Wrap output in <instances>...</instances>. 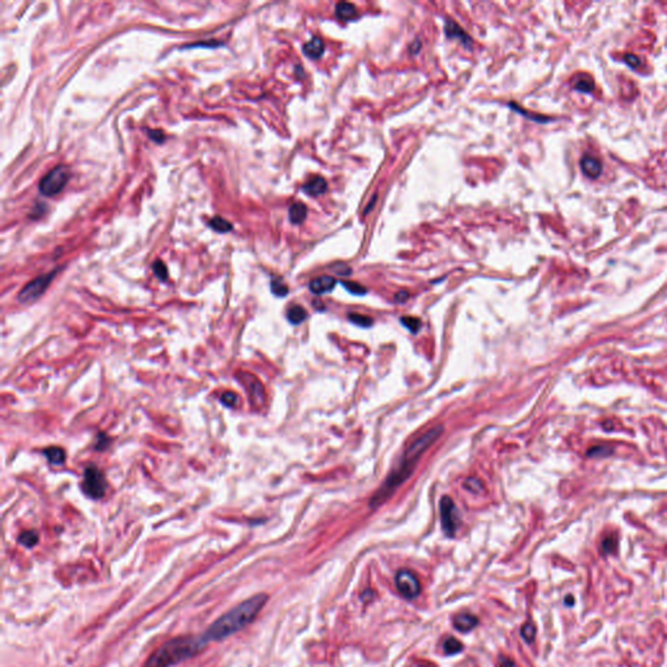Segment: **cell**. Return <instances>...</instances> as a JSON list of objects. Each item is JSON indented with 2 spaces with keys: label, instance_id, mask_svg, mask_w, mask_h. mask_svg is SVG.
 Wrapping results in <instances>:
<instances>
[{
  "label": "cell",
  "instance_id": "6da1fadb",
  "mask_svg": "<svg viewBox=\"0 0 667 667\" xmlns=\"http://www.w3.org/2000/svg\"><path fill=\"white\" fill-rule=\"evenodd\" d=\"M267 599L269 597L266 594H256L252 598H248L247 601L236 605L233 609L216 619L215 622L202 633V640L207 645L212 641L223 640L226 637L239 632L240 629L245 628L249 623L256 619L258 613L267 602Z\"/></svg>",
  "mask_w": 667,
  "mask_h": 667
},
{
  "label": "cell",
  "instance_id": "7a4b0ae2",
  "mask_svg": "<svg viewBox=\"0 0 667 667\" xmlns=\"http://www.w3.org/2000/svg\"><path fill=\"white\" fill-rule=\"evenodd\" d=\"M201 636H180L171 639L156 649L142 667H172L189 660L205 648Z\"/></svg>",
  "mask_w": 667,
  "mask_h": 667
},
{
  "label": "cell",
  "instance_id": "3957f363",
  "mask_svg": "<svg viewBox=\"0 0 667 667\" xmlns=\"http://www.w3.org/2000/svg\"><path fill=\"white\" fill-rule=\"evenodd\" d=\"M71 178V171L65 166H57L39 181V192L45 197L56 196L64 189Z\"/></svg>",
  "mask_w": 667,
  "mask_h": 667
},
{
  "label": "cell",
  "instance_id": "277c9868",
  "mask_svg": "<svg viewBox=\"0 0 667 667\" xmlns=\"http://www.w3.org/2000/svg\"><path fill=\"white\" fill-rule=\"evenodd\" d=\"M83 493L93 499H101L106 494L107 482L104 474L95 465H89L83 473Z\"/></svg>",
  "mask_w": 667,
  "mask_h": 667
},
{
  "label": "cell",
  "instance_id": "5b68a950",
  "mask_svg": "<svg viewBox=\"0 0 667 667\" xmlns=\"http://www.w3.org/2000/svg\"><path fill=\"white\" fill-rule=\"evenodd\" d=\"M56 274V270L52 271V273L46 274V275H42V277L35 278L34 281H31L30 283H27L25 287H24L19 293V300L21 303H31L39 297V296L43 293V292L47 289V287L50 285V283L52 282L53 277Z\"/></svg>",
  "mask_w": 667,
  "mask_h": 667
},
{
  "label": "cell",
  "instance_id": "8992f818",
  "mask_svg": "<svg viewBox=\"0 0 667 667\" xmlns=\"http://www.w3.org/2000/svg\"><path fill=\"white\" fill-rule=\"evenodd\" d=\"M439 504L442 528L448 537H454L459 527V513L455 503L450 497H443Z\"/></svg>",
  "mask_w": 667,
  "mask_h": 667
},
{
  "label": "cell",
  "instance_id": "52a82bcc",
  "mask_svg": "<svg viewBox=\"0 0 667 667\" xmlns=\"http://www.w3.org/2000/svg\"><path fill=\"white\" fill-rule=\"evenodd\" d=\"M395 583H396V588L400 591V594L403 597H406V598H414V597L420 594V581H418L416 575L410 569H400L396 573Z\"/></svg>",
  "mask_w": 667,
  "mask_h": 667
},
{
  "label": "cell",
  "instance_id": "ba28073f",
  "mask_svg": "<svg viewBox=\"0 0 667 667\" xmlns=\"http://www.w3.org/2000/svg\"><path fill=\"white\" fill-rule=\"evenodd\" d=\"M240 377L243 378L244 385L249 390V396L252 398L253 403L262 404L265 402V391H263V386L259 383V381L248 373H240Z\"/></svg>",
  "mask_w": 667,
  "mask_h": 667
},
{
  "label": "cell",
  "instance_id": "9c48e42d",
  "mask_svg": "<svg viewBox=\"0 0 667 667\" xmlns=\"http://www.w3.org/2000/svg\"><path fill=\"white\" fill-rule=\"evenodd\" d=\"M444 34L450 39H459L466 47L472 46V38L466 34L464 29L460 27L458 23L452 21V20H446V23H444Z\"/></svg>",
  "mask_w": 667,
  "mask_h": 667
},
{
  "label": "cell",
  "instance_id": "30bf717a",
  "mask_svg": "<svg viewBox=\"0 0 667 667\" xmlns=\"http://www.w3.org/2000/svg\"><path fill=\"white\" fill-rule=\"evenodd\" d=\"M336 283L337 282L335 278L329 277V275H322V277L314 278L309 283V289L314 295H323V293H329V292L333 291Z\"/></svg>",
  "mask_w": 667,
  "mask_h": 667
},
{
  "label": "cell",
  "instance_id": "8fae6325",
  "mask_svg": "<svg viewBox=\"0 0 667 667\" xmlns=\"http://www.w3.org/2000/svg\"><path fill=\"white\" fill-rule=\"evenodd\" d=\"M327 186H329L327 185V181L322 178V176H314V178H311L310 180H308V181L301 186V189H303L304 193H307L308 196H310V197H318L321 194L326 193Z\"/></svg>",
  "mask_w": 667,
  "mask_h": 667
},
{
  "label": "cell",
  "instance_id": "7c38bea8",
  "mask_svg": "<svg viewBox=\"0 0 667 667\" xmlns=\"http://www.w3.org/2000/svg\"><path fill=\"white\" fill-rule=\"evenodd\" d=\"M580 166L584 175L590 179L598 178L599 175H601V172H602V164H601V162H599L597 158H594V156L591 155H584L580 160Z\"/></svg>",
  "mask_w": 667,
  "mask_h": 667
},
{
  "label": "cell",
  "instance_id": "4fadbf2b",
  "mask_svg": "<svg viewBox=\"0 0 667 667\" xmlns=\"http://www.w3.org/2000/svg\"><path fill=\"white\" fill-rule=\"evenodd\" d=\"M303 51L309 59L317 60L325 52V43L319 37H313L310 41L303 46Z\"/></svg>",
  "mask_w": 667,
  "mask_h": 667
},
{
  "label": "cell",
  "instance_id": "5bb4252c",
  "mask_svg": "<svg viewBox=\"0 0 667 667\" xmlns=\"http://www.w3.org/2000/svg\"><path fill=\"white\" fill-rule=\"evenodd\" d=\"M478 624V619L472 614H459L454 618V627L460 632H469Z\"/></svg>",
  "mask_w": 667,
  "mask_h": 667
},
{
  "label": "cell",
  "instance_id": "9a60e30c",
  "mask_svg": "<svg viewBox=\"0 0 667 667\" xmlns=\"http://www.w3.org/2000/svg\"><path fill=\"white\" fill-rule=\"evenodd\" d=\"M335 16L341 21H351L357 16V8L348 1H340L335 5Z\"/></svg>",
  "mask_w": 667,
  "mask_h": 667
},
{
  "label": "cell",
  "instance_id": "2e32d148",
  "mask_svg": "<svg viewBox=\"0 0 667 667\" xmlns=\"http://www.w3.org/2000/svg\"><path fill=\"white\" fill-rule=\"evenodd\" d=\"M308 216V207L303 202H295L288 210V218L292 224H301Z\"/></svg>",
  "mask_w": 667,
  "mask_h": 667
},
{
  "label": "cell",
  "instance_id": "e0dca14e",
  "mask_svg": "<svg viewBox=\"0 0 667 667\" xmlns=\"http://www.w3.org/2000/svg\"><path fill=\"white\" fill-rule=\"evenodd\" d=\"M307 317H308L307 310H305L303 307H300V305H292L288 309V311H287V319H288L292 325H300V323H303L304 321L307 319Z\"/></svg>",
  "mask_w": 667,
  "mask_h": 667
},
{
  "label": "cell",
  "instance_id": "ac0fdd59",
  "mask_svg": "<svg viewBox=\"0 0 667 667\" xmlns=\"http://www.w3.org/2000/svg\"><path fill=\"white\" fill-rule=\"evenodd\" d=\"M43 455L53 465H61L65 462V452L60 447H49L43 451Z\"/></svg>",
  "mask_w": 667,
  "mask_h": 667
},
{
  "label": "cell",
  "instance_id": "d6986e66",
  "mask_svg": "<svg viewBox=\"0 0 667 667\" xmlns=\"http://www.w3.org/2000/svg\"><path fill=\"white\" fill-rule=\"evenodd\" d=\"M573 87L576 90L581 91V93H591L593 89H594V82L591 80L590 77L587 76V75H579V76L573 80Z\"/></svg>",
  "mask_w": 667,
  "mask_h": 667
},
{
  "label": "cell",
  "instance_id": "ffe728a7",
  "mask_svg": "<svg viewBox=\"0 0 667 667\" xmlns=\"http://www.w3.org/2000/svg\"><path fill=\"white\" fill-rule=\"evenodd\" d=\"M208 226L214 230L215 232H219V233H227V232H231L233 226H232L230 222L222 218V216H214L210 222H208Z\"/></svg>",
  "mask_w": 667,
  "mask_h": 667
},
{
  "label": "cell",
  "instance_id": "44dd1931",
  "mask_svg": "<svg viewBox=\"0 0 667 667\" xmlns=\"http://www.w3.org/2000/svg\"><path fill=\"white\" fill-rule=\"evenodd\" d=\"M19 542L25 547H34L38 543V533L34 531L23 532L19 537Z\"/></svg>",
  "mask_w": 667,
  "mask_h": 667
},
{
  "label": "cell",
  "instance_id": "7402d4cb",
  "mask_svg": "<svg viewBox=\"0 0 667 667\" xmlns=\"http://www.w3.org/2000/svg\"><path fill=\"white\" fill-rule=\"evenodd\" d=\"M462 486H464L468 491H470V493L473 494L484 493V484H482L481 480H478L477 477H468Z\"/></svg>",
  "mask_w": 667,
  "mask_h": 667
},
{
  "label": "cell",
  "instance_id": "603a6c76",
  "mask_svg": "<svg viewBox=\"0 0 667 667\" xmlns=\"http://www.w3.org/2000/svg\"><path fill=\"white\" fill-rule=\"evenodd\" d=\"M348 319L352 323H355L356 326L364 327V329H368V327H370L373 325V319L370 318V317L359 314V313H349Z\"/></svg>",
  "mask_w": 667,
  "mask_h": 667
},
{
  "label": "cell",
  "instance_id": "cb8c5ba5",
  "mask_svg": "<svg viewBox=\"0 0 667 667\" xmlns=\"http://www.w3.org/2000/svg\"><path fill=\"white\" fill-rule=\"evenodd\" d=\"M340 284L343 285V287H344V288L347 289L349 293H352V295H355V296H364V295H366V293H368V289L365 288L364 285H361V284H359V283H356V282L343 281V282H340Z\"/></svg>",
  "mask_w": 667,
  "mask_h": 667
},
{
  "label": "cell",
  "instance_id": "d4e9b609",
  "mask_svg": "<svg viewBox=\"0 0 667 667\" xmlns=\"http://www.w3.org/2000/svg\"><path fill=\"white\" fill-rule=\"evenodd\" d=\"M443 649L446 654H458L462 650V644L454 637H448L447 640L444 641Z\"/></svg>",
  "mask_w": 667,
  "mask_h": 667
},
{
  "label": "cell",
  "instance_id": "484cf974",
  "mask_svg": "<svg viewBox=\"0 0 667 667\" xmlns=\"http://www.w3.org/2000/svg\"><path fill=\"white\" fill-rule=\"evenodd\" d=\"M400 322H402L403 326L407 327L410 333L413 334L418 333L421 329V325H422V322H421L418 318H416V317H408V315L402 317V318H400Z\"/></svg>",
  "mask_w": 667,
  "mask_h": 667
},
{
  "label": "cell",
  "instance_id": "4316f807",
  "mask_svg": "<svg viewBox=\"0 0 667 667\" xmlns=\"http://www.w3.org/2000/svg\"><path fill=\"white\" fill-rule=\"evenodd\" d=\"M271 292L278 297H284L288 295V287L282 279H273L271 281Z\"/></svg>",
  "mask_w": 667,
  "mask_h": 667
},
{
  "label": "cell",
  "instance_id": "83f0119b",
  "mask_svg": "<svg viewBox=\"0 0 667 667\" xmlns=\"http://www.w3.org/2000/svg\"><path fill=\"white\" fill-rule=\"evenodd\" d=\"M153 271L155 274V277L160 281H167L168 278V271H167V267L162 261H155L153 263Z\"/></svg>",
  "mask_w": 667,
  "mask_h": 667
},
{
  "label": "cell",
  "instance_id": "f1b7e54d",
  "mask_svg": "<svg viewBox=\"0 0 667 667\" xmlns=\"http://www.w3.org/2000/svg\"><path fill=\"white\" fill-rule=\"evenodd\" d=\"M521 636L527 642H532L535 640L536 636V627L532 623H527V624L523 625L521 628Z\"/></svg>",
  "mask_w": 667,
  "mask_h": 667
},
{
  "label": "cell",
  "instance_id": "f546056e",
  "mask_svg": "<svg viewBox=\"0 0 667 667\" xmlns=\"http://www.w3.org/2000/svg\"><path fill=\"white\" fill-rule=\"evenodd\" d=\"M237 400H239L237 395H236L235 392H232V391L224 392V394H222V396H220V402H222V404H224L226 407H230V408L235 407L236 404H237Z\"/></svg>",
  "mask_w": 667,
  "mask_h": 667
},
{
  "label": "cell",
  "instance_id": "4dcf8cb0",
  "mask_svg": "<svg viewBox=\"0 0 667 667\" xmlns=\"http://www.w3.org/2000/svg\"><path fill=\"white\" fill-rule=\"evenodd\" d=\"M508 106L511 107L512 110H515V111H517V112H520V114H523V115H524V116H527V118L532 119V120H535V122H541V123H545V122H549V120H550V119H549V118H542V116H536V115H535V114H529V112H525V111H524V110H521V108H520V107H519V106H516V104H515V103H513V102H511V103H510V104H508Z\"/></svg>",
  "mask_w": 667,
  "mask_h": 667
},
{
  "label": "cell",
  "instance_id": "1f68e13d",
  "mask_svg": "<svg viewBox=\"0 0 667 667\" xmlns=\"http://www.w3.org/2000/svg\"><path fill=\"white\" fill-rule=\"evenodd\" d=\"M148 134L153 141H155L156 144H163L164 140H166L164 133L159 130V129H148Z\"/></svg>",
  "mask_w": 667,
  "mask_h": 667
},
{
  "label": "cell",
  "instance_id": "d6a6232c",
  "mask_svg": "<svg viewBox=\"0 0 667 667\" xmlns=\"http://www.w3.org/2000/svg\"><path fill=\"white\" fill-rule=\"evenodd\" d=\"M108 443H110V438H108L104 433H101L98 436V440H97V446H95V448H97V450H104V448L108 446Z\"/></svg>",
  "mask_w": 667,
  "mask_h": 667
},
{
  "label": "cell",
  "instance_id": "836d02e7",
  "mask_svg": "<svg viewBox=\"0 0 667 667\" xmlns=\"http://www.w3.org/2000/svg\"><path fill=\"white\" fill-rule=\"evenodd\" d=\"M602 547H603V551H605L606 554L613 553V551L615 550L614 539H605V541H603V543H602Z\"/></svg>",
  "mask_w": 667,
  "mask_h": 667
},
{
  "label": "cell",
  "instance_id": "e575fe53",
  "mask_svg": "<svg viewBox=\"0 0 667 667\" xmlns=\"http://www.w3.org/2000/svg\"><path fill=\"white\" fill-rule=\"evenodd\" d=\"M334 270H335V273L339 274V275H349V274L352 273V271H351V267L345 266L344 263H339V265H336V267H334Z\"/></svg>",
  "mask_w": 667,
  "mask_h": 667
},
{
  "label": "cell",
  "instance_id": "d590c367",
  "mask_svg": "<svg viewBox=\"0 0 667 667\" xmlns=\"http://www.w3.org/2000/svg\"><path fill=\"white\" fill-rule=\"evenodd\" d=\"M624 60H625V63H627V64L631 65V67H633V68H636V67H639V64H640V60H639V57L635 56V55H631V53L625 55Z\"/></svg>",
  "mask_w": 667,
  "mask_h": 667
},
{
  "label": "cell",
  "instance_id": "8d00e7d4",
  "mask_svg": "<svg viewBox=\"0 0 667 667\" xmlns=\"http://www.w3.org/2000/svg\"><path fill=\"white\" fill-rule=\"evenodd\" d=\"M218 46H222V43H219V42L216 41L214 42L210 41L208 43H194V45L185 46V47L186 49H188V47H189V49H193V47H218Z\"/></svg>",
  "mask_w": 667,
  "mask_h": 667
},
{
  "label": "cell",
  "instance_id": "74e56055",
  "mask_svg": "<svg viewBox=\"0 0 667 667\" xmlns=\"http://www.w3.org/2000/svg\"><path fill=\"white\" fill-rule=\"evenodd\" d=\"M408 297H410V293H408V292L400 291L395 295V301H396V303H404L406 300H408Z\"/></svg>",
  "mask_w": 667,
  "mask_h": 667
},
{
  "label": "cell",
  "instance_id": "f35d334b",
  "mask_svg": "<svg viewBox=\"0 0 667 667\" xmlns=\"http://www.w3.org/2000/svg\"><path fill=\"white\" fill-rule=\"evenodd\" d=\"M420 49H421V42L418 41V39H416V41H414L413 43L410 46V53H414V55H417V53L420 52Z\"/></svg>",
  "mask_w": 667,
  "mask_h": 667
},
{
  "label": "cell",
  "instance_id": "ab89813d",
  "mask_svg": "<svg viewBox=\"0 0 667 667\" xmlns=\"http://www.w3.org/2000/svg\"><path fill=\"white\" fill-rule=\"evenodd\" d=\"M375 202H377V194H374V196H373L372 202H369L368 205H366V207H365V211H364V215H366V214H368V212L372 210V207L374 206Z\"/></svg>",
  "mask_w": 667,
  "mask_h": 667
},
{
  "label": "cell",
  "instance_id": "60d3db41",
  "mask_svg": "<svg viewBox=\"0 0 667 667\" xmlns=\"http://www.w3.org/2000/svg\"><path fill=\"white\" fill-rule=\"evenodd\" d=\"M500 667H513V662H512V661H510V660L502 661Z\"/></svg>",
  "mask_w": 667,
  "mask_h": 667
},
{
  "label": "cell",
  "instance_id": "b9f144b4",
  "mask_svg": "<svg viewBox=\"0 0 667 667\" xmlns=\"http://www.w3.org/2000/svg\"><path fill=\"white\" fill-rule=\"evenodd\" d=\"M412 667H432V666L429 664H426V662H417V664L412 665Z\"/></svg>",
  "mask_w": 667,
  "mask_h": 667
}]
</instances>
